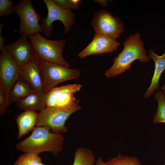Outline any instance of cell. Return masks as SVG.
I'll return each instance as SVG.
<instances>
[{"label":"cell","instance_id":"6da1fadb","mask_svg":"<svg viewBox=\"0 0 165 165\" xmlns=\"http://www.w3.org/2000/svg\"><path fill=\"white\" fill-rule=\"evenodd\" d=\"M50 130L46 126H36L30 136L16 145V148L24 153L38 155L49 152L57 156L63 149L64 138L61 134L51 132Z\"/></svg>","mask_w":165,"mask_h":165},{"label":"cell","instance_id":"7a4b0ae2","mask_svg":"<svg viewBox=\"0 0 165 165\" xmlns=\"http://www.w3.org/2000/svg\"><path fill=\"white\" fill-rule=\"evenodd\" d=\"M123 45L122 51L113 59L112 67L105 72L107 77H114L130 70L131 64L136 60L141 62H147L151 60L144 48L140 33L130 35L124 41Z\"/></svg>","mask_w":165,"mask_h":165},{"label":"cell","instance_id":"3957f363","mask_svg":"<svg viewBox=\"0 0 165 165\" xmlns=\"http://www.w3.org/2000/svg\"><path fill=\"white\" fill-rule=\"evenodd\" d=\"M35 55L43 61L69 68L70 64L62 55L66 40H53L46 38L38 32L28 36Z\"/></svg>","mask_w":165,"mask_h":165},{"label":"cell","instance_id":"277c9868","mask_svg":"<svg viewBox=\"0 0 165 165\" xmlns=\"http://www.w3.org/2000/svg\"><path fill=\"white\" fill-rule=\"evenodd\" d=\"M81 108L79 101L63 107H46L40 112L35 126L49 127L52 132L61 134L68 130L65 123L70 116Z\"/></svg>","mask_w":165,"mask_h":165},{"label":"cell","instance_id":"5b68a950","mask_svg":"<svg viewBox=\"0 0 165 165\" xmlns=\"http://www.w3.org/2000/svg\"><path fill=\"white\" fill-rule=\"evenodd\" d=\"M47 8L46 17L40 20L42 32L47 38L51 37L53 29V23L61 21L64 27V33L68 34L75 23V16L71 10L63 9L57 6L53 0H43Z\"/></svg>","mask_w":165,"mask_h":165},{"label":"cell","instance_id":"8992f818","mask_svg":"<svg viewBox=\"0 0 165 165\" xmlns=\"http://www.w3.org/2000/svg\"><path fill=\"white\" fill-rule=\"evenodd\" d=\"M40 68L44 91L46 94L59 83L66 80L78 79L81 75V71L79 69H71L41 61Z\"/></svg>","mask_w":165,"mask_h":165},{"label":"cell","instance_id":"52a82bcc","mask_svg":"<svg viewBox=\"0 0 165 165\" xmlns=\"http://www.w3.org/2000/svg\"><path fill=\"white\" fill-rule=\"evenodd\" d=\"M13 12L16 13L20 19L19 35L28 36L42 32L40 15L34 8L31 0H21L13 6Z\"/></svg>","mask_w":165,"mask_h":165},{"label":"cell","instance_id":"ba28073f","mask_svg":"<svg viewBox=\"0 0 165 165\" xmlns=\"http://www.w3.org/2000/svg\"><path fill=\"white\" fill-rule=\"evenodd\" d=\"M95 33L104 34L117 39L124 30L123 23L107 10L96 12L91 21Z\"/></svg>","mask_w":165,"mask_h":165},{"label":"cell","instance_id":"9c48e42d","mask_svg":"<svg viewBox=\"0 0 165 165\" xmlns=\"http://www.w3.org/2000/svg\"><path fill=\"white\" fill-rule=\"evenodd\" d=\"M19 78V66L10 54L2 48L0 56V86L7 95Z\"/></svg>","mask_w":165,"mask_h":165},{"label":"cell","instance_id":"30bf717a","mask_svg":"<svg viewBox=\"0 0 165 165\" xmlns=\"http://www.w3.org/2000/svg\"><path fill=\"white\" fill-rule=\"evenodd\" d=\"M82 86L74 84L53 88L46 94V107H63L71 104L76 100L74 94Z\"/></svg>","mask_w":165,"mask_h":165},{"label":"cell","instance_id":"8fae6325","mask_svg":"<svg viewBox=\"0 0 165 165\" xmlns=\"http://www.w3.org/2000/svg\"><path fill=\"white\" fill-rule=\"evenodd\" d=\"M120 43L116 39L104 34L95 33L92 42L78 57L81 58L94 54L111 53L116 50Z\"/></svg>","mask_w":165,"mask_h":165},{"label":"cell","instance_id":"7c38bea8","mask_svg":"<svg viewBox=\"0 0 165 165\" xmlns=\"http://www.w3.org/2000/svg\"><path fill=\"white\" fill-rule=\"evenodd\" d=\"M40 62L39 59L35 55L28 64L19 66V77L27 82L35 93L43 94L45 93L44 91Z\"/></svg>","mask_w":165,"mask_h":165},{"label":"cell","instance_id":"4fadbf2b","mask_svg":"<svg viewBox=\"0 0 165 165\" xmlns=\"http://www.w3.org/2000/svg\"><path fill=\"white\" fill-rule=\"evenodd\" d=\"M28 36L21 35L17 40L8 45H4V49L12 56L19 66L29 63L35 56Z\"/></svg>","mask_w":165,"mask_h":165},{"label":"cell","instance_id":"5bb4252c","mask_svg":"<svg viewBox=\"0 0 165 165\" xmlns=\"http://www.w3.org/2000/svg\"><path fill=\"white\" fill-rule=\"evenodd\" d=\"M148 53V56L154 62L155 68L150 85L144 94L145 98L149 97L155 91L159 89L160 79L165 70V51L162 55L159 56L150 48Z\"/></svg>","mask_w":165,"mask_h":165},{"label":"cell","instance_id":"9a60e30c","mask_svg":"<svg viewBox=\"0 0 165 165\" xmlns=\"http://www.w3.org/2000/svg\"><path fill=\"white\" fill-rule=\"evenodd\" d=\"M16 104L20 109L25 111L40 112L46 107V94L33 93L17 101Z\"/></svg>","mask_w":165,"mask_h":165},{"label":"cell","instance_id":"2e32d148","mask_svg":"<svg viewBox=\"0 0 165 165\" xmlns=\"http://www.w3.org/2000/svg\"><path fill=\"white\" fill-rule=\"evenodd\" d=\"M38 116L39 113L35 111H25L17 116L16 121L18 129V139L33 130Z\"/></svg>","mask_w":165,"mask_h":165},{"label":"cell","instance_id":"e0dca14e","mask_svg":"<svg viewBox=\"0 0 165 165\" xmlns=\"http://www.w3.org/2000/svg\"><path fill=\"white\" fill-rule=\"evenodd\" d=\"M35 92L32 87L19 77L13 86L8 95V103L17 102L28 95Z\"/></svg>","mask_w":165,"mask_h":165},{"label":"cell","instance_id":"ac0fdd59","mask_svg":"<svg viewBox=\"0 0 165 165\" xmlns=\"http://www.w3.org/2000/svg\"><path fill=\"white\" fill-rule=\"evenodd\" d=\"M95 162V155L90 150L81 147L76 150L73 165H94Z\"/></svg>","mask_w":165,"mask_h":165},{"label":"cell","instance_id":"d6986e66","mask_svg":"<svg viewBox=\"0 0 165 165\" xmlns=\"http://www.w3.org/2000/svg\"><path fill=\"white\" fill-rule=\"evenodd\" d=\"M157 101L158 107L156 113L153 118V123H165V95L161 91L157 92L154 96Z\"/></svg>","mask_w":165,"mask_h":165},{"label":"cell","instance_id":"ffe728a7","mask_svg":"<svg viewBox=\"0 0 165 165\" xmlns=\"http://www.w3.org/2000/svg\"><path fill=\"white\" fill-rule=\"evenodd\" d=\"M105 165H141L140 160L137 157L122 156L120 154L105 162Z\"/></svg>","mask_w":165,"mask_h":165},{"label":"cell","instance_id":"44dd1931","mask_svg":"<svg viewBox=\"0 0 165 165\" xmlns=\"http://www.w3.org/2000/svg\"><path fill=\"white\" fill-rule=\"evenodd\" d=\"M41 163V159L38 155L27 153L20 155L14 165H40Z\"/></svg>","mask_w":165,"mask_h":165},{"label":"cell","instance_id":"7402d4cb","mask_svg":"<svg viewBox=\"0 0 165 165\" xmlns=\"http://www.w3.org/2000/svg\"><path fill=\"white\" fill-rule=\"evenodd\" d=\"M61 8L67 10L78 9L80 7L81 1L79 0H53Z\"/></svg>","mask_w":165,"mask_h":165},{"label":"cell","instance_id":"603a6c76","mask_svg":"<svg viewBox=\"0 0 165 165\" xmlns=\"http://www.w3.org/2000/svg\"><path fill=\"white\" fill-rule=\"evenodd\" d=\"M14 1L0 0V17L9 16L13 12V5Z\"/></svg>","mask_w":165,"mask_h":165},{"label":"cell","instance_id":"cb8c5ba5","mask_svg":"<svg viewBox=\"0 0 165 165\" xmlns=\"http://www.w3.org/2000/svg\"><path fill=\"white\" fill-rule=\"evenodd\" d=\"M9 105L7 95L0 86V115H2L5 112Z\"/></svg>","mask_w":165,"mask_h":165},{"label":"cell","instance_id":"d4e9b609","mask_svg":"<svg viewBox=\"0 0 165 165\" xmlns=\"http://www.w3.org/2000/svg\"><path fill=\"white\" fill-rule=\"evenodd\" d=\"M94 1L101 5L102 6L105 7L108 5V1L107 0H94Z\"/></svg>","mask_w":165,"mask_h":165},{"label":"cell","instance_id":"484cf974","mask_svg":"<svg viewBox=\"0 0 165 165\" xmlns=\"http://www.w3.org/2000/svg\"><path fill=\"white\" fill-rule=\"evenodd\" d=\"M5 39L6 38H5L2 35H0V50L1 51L4 45L3 44Z\"/></svg>","mask_w":165,"mask_h":165},{"label":"cell","instance_id":"4316f807","mask_svg":"<svg viewBox=\"0 0 165 165\" xmlns=\"http://www.w3.org/2000/svg\"><path fill=\"white\" fill-rule=\"evenodd\" d=\"M96 165H105V162H103L101 158L99 157L96 161Z\"/></svg>","mask_w":165,"mask_h":165},{"label":"cell","instance_id":"83f0119b","mask_svg":"<svg viewBox=\"0 0 165 165\" xmlns=\"http://www.w3.org/2000/svg\"><path fill=\"white\" fill-rule=\"evenodd\" d=\"M4 26L3 23H2L0 25V35L1 34V32L2 31V29L3 27Z\"/></svg>","mask_w":165,"mask_h":165},{"label":"cell","instance_id":"f1b7e54d","mask_svg":"<svg viewBox=\"0 0 165 165\" xmlns=\"http://www.w3.org/2000/svg\"><path fill=\"white\" fill-rule=\"evenodd\" d=\"M161 88L163 91L165 90V83L162 86Z\"/></svg>","mask_w":165,"mask_h":165},{"label":"cell","instance_id":"f546056e","mask_svg":"<svg viewBox=\"0 0 165 165\" xmlns=\"http://www.w3.org/2000/svg\"><path fill=\"white\" fill-rule=\"evenodd\" d=\"M40 165H46L42 163H41Z\"/></svg>","mask_w":165,"mask_h":165},{"label":"cell","instance_id":"4dcf8cb0","mask_svg":"<svg viewBox=\"0 0 165 165\" xmlns=\"http://www.w3.org/2000/svg\"><path fill=\"white\" fill-rule=\"evenodd\" d=\"M163 93L165 95V90L163 91Z\"/></svg>","mask_w":165,"mask_h":165},{"label":"cell","instance_id":"1f68e13d","mask_svg":"<svg viewBox=\"0 0 165 165\" xmlns=\"http://www.w3.org/2000/svg\"><path fill=\"white\" fill-rule=\"evenodd\" d=\"M164 165H165V163H164Z\"/></svg>","mask_w":165,"mask_h":165}]
</instances>
